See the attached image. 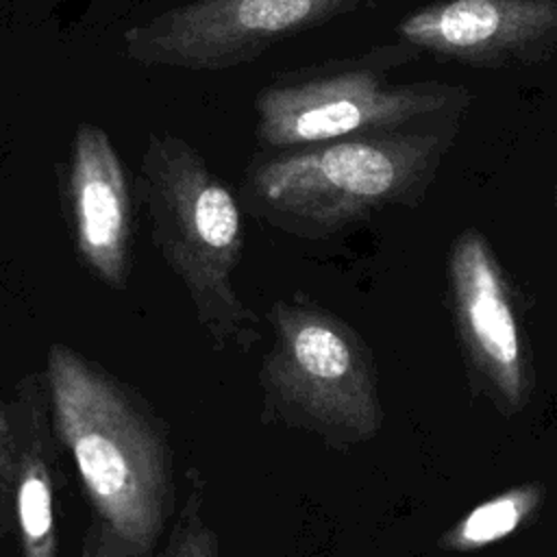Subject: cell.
Wrapping results in <instances>:
<instances>
[{
  "mask_svg": "<svg viewBox=\"0 0 557 557\" xmlns=\"http://www.w3.org/2000/svg\"><path fill=\"white\" fill-rule=\"evenodd\" d=\"M52 429L96 518L152 557L174 513V457L163 420L117 376L67 344L46 352Z\"/></svg>",
  "mask_w": 557,
  "mask_h": 557,
  "instance_id": "1",
  "label": "cell"
},
{
  "mask_svg": "<svg viewBox=\"0 0 557 557\" xmlns=\"http://www.w3.org/2000/svg\"><path fill=\"white\" fill-rule=\"evenodd\" d=\"M137 196L148 211L159 255L185 287L213 346L248 352L259 329L233 278L244 248L233 191L183 137L150 131L137 170Z\"/></svg>",
  "mask_w": 557,
  "mask_h": 557,
  "instance_id": "2",
  "label": "cell"
},
{
  "mask_svg": "<svg viewBox=\"0 0 557 557\" xmlns=\"http://www.w3.org/2000/svg\"><path fill=\"white\" fill-rule=\"evenodd\" d=\"M435 133H366L268 150L244 172L248 209L274 228L318 237L409 189L440 157Z\"/></svg>",
  "mask_w": 557,
  "mask_h": 557,
  "instance_id": "3",
  "label": "cell"
},
{
  "mask_svg": "<svg viewBox=\"0 0 557 557\" xmlns=\"http://www.w3.org/2000/svg\"><path fill=\"white\" fill-rule=\"evenodd\" d=\"M274 339L259 368L263 420L305 429L331 442L366 437L379 409L359 337L307 298L268 309Z\"/></svg>",
  "mask_w": 557,
  "mask_h": 557,
  "instance_id": "4",
  "label": "cell"
},
{
  "mask_svg": "<svg viewBox=\"0 0 557 557\" xmlns=\"http://www.w3.org/2000/svg\"><path fill=\"white\" fill-rule=\"evenodd\" d=\"M459 94L440 83H387L372 54L283 72L257 94V139L283 150L394 131L450 107Z\"/></svg>",
  "mask_w": 557,
  "mask_h": 557,
  "instance_id": "5",
  "label": "cell"
},
{
  "mask_svg": "<svg viewBox=\"0 0 557 557\" xmlns=\"http://www.w3.org/2000/svg\"><path fill=\"white\" fill-rule=\"evenodd\" d=\"M363 0H191L124 33V52L141 65L231 70L274 44L329 22Z\"/></svg>",
  "mask_w": 557,
  "mask_h": 557,
  "instance_id": "6",
  "label": "cell"
},
{
  "mask_svg": "<svg viewBox=\"0 0 557 557\" xmlns=\"http://www.w3.org/2000/svg\"><path fill=\"white\" fill-rule=\"evenodd\" d=\"M61 191L78 261L98 283L122 292L131 274L133 196L120 154L98 124L76 128Z\"/></svg>",
  "mask_w": 557,
  "mask_h": 557,
  "instance_id": "7",
  "label": "cell"
},
{
  "mask_svg": "<svg viewBox=\"0 0 557 557\" xmlns=\"http://www.w3.org/2000/svg\"><path fill=\"white\" fill-rule=\"evenodd\" d=\"M403 41L468 63H503L557 41V0H440L407 15Z\"/></svg>",
  "mask_w": 557,
  "mask_h": 557,
  "instance_id": "8",
  "label": "cell"
},
{
  "mask_svg": "<svg viewBox=\"0 0 557 557\" xmlns=\"http://www.w3.org/2000/svg\"><path fill=\"white\" fill-rule=\"evenodd\" d=\"M15 431V527L22 557H59L57 435L44 376L24 374L9 403Z\"/></svg>",
  "mask_w": 557,
  "mask_h": 557,
  "instance_id": "9",
  "label": "cell"
},
{
  "mask_svg": "<svg viewBox=\"0 0 557 557\" xmlns=\"http://www.w3.org/2000/svg\"><path fill=\"white\" fill-rule=\"evenodd\" d=\"M450 274L474 352L505 398L516 403L522 394L518 326L498 268L474 228L461 233L455 242Z\"/></svg>",
  "mask_w": 557,
  "mask_h": 557,
  "instance_id": "10",
  "label": "cell"
},
{
  "mask_svg": "<svg viewBox=\"0 0 557 557\" xmlns=\"http://www.w3.org/2000/svg\"><path fill=\"white\" fill-rule=\"evenodd\" d=\"M542 490L535 485L513 487L474 507L442 540L453 550H476L511 535L540 505Z\"/></svg>",
  "mask_w": 557,
  "mask_h": 557,
  "instance_id": "11",
  "label": "cell"
},
{
  "mask_svg": "<svg viewBox=\"0 0 557 557\" xmlns=\"http://www.w3.org/2000/svg\"><path fill=\"white\" fill-rule=\"evenodd\" d=\"M159 557H220L218 533L205 516V479L198 468L187 470L185 500Z\"/></svg>",
  "mask_w": 557,
  "mask_h": 557,
  "instance_id": "12",
  "label": "cell"
},
{
  "mask_svg": "<svg viewBox=\"0 0 557 557\" xmlns=\"http://www.w3.org/2000/svg\"><path fill=\"white\" fill-rule=\"evenodd\" d=\"M15 431L9 405L0 400V537L15 527Z\"/></svg>",
  "mask_w": 557,
  "mask_h": 557,
  "instance_id": "13",
  "label": "cell"
},
{
  "mask_svg": "<svg viewBox=\"0 0 557 557\" xmlns=\"http://www.w3.org/2000/svg\"><path fill=\"white\" fill-rule=\"evenodd\" d=\"M81 557H146L135 546H131L122 535H117L100 518H91L81 546Z\"/></svg>",
  "mask_w": 557,
  "mask_h": 557,
  "instance_id": "14",
  "label": "cell"
},
{
  "mask_svg": "<svg viewBox=\"0 0 557 557\" xmlns=\"http://www.w3.org/2000/svg\"><path fill=\"white\" fill-rule=\"evenodd\" d=\"M555 205H557V187H555Z\"/></svg>",
  "mask_w": 557,
  "mask_h": 557,
  "instance_id": "15",
  "label": "cell"
}]
</instances>
